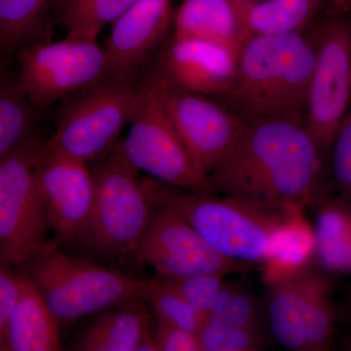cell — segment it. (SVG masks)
I'll return each instance as SVG.
<instances>
[{
    "label": "cell",
    "mask_w": 351,
    "mask_h": 351,
    "mask_svg": "<svg viewBox=\"0 0 351 351\" xmlns=\"http://www.w3.org/2000/svg\"><path fill=\"white\" fill-rule=\"evenodd\" d=\"M327 162L302 115L247 124L230 156L209 176L217 195L271 206H311L323 195Z\"/></svg>",
    "instance_id": "6da1fadb"
},
{
    "label": "cell",
    "mask_w": 351,
    "mask_h": 351,
    "mask_svg": "<svg viewBox=\"0 0 351 351\" xmlns=\"http://www.w3.org/2000/svg\"><path fill=\"white\" fill-rule=\"evenodd\" d=\"M156 207L167 208L226 257L262 265L284 232L304 216L302 205L261 204L221 195L196 193L143 177Z\"/></svg>",
    "instance_id": "7a4b0ae2"
},
{
    "label": "cell",
    "mask_w": 351,
    "mask_h": 351,
    "mask_svg": "<svg viewBox=\"0 0 351 351\" xmlns=\"http://www.w3.org/2000/svg\"><path fill=\"white\" fill-rule=\"evenodd\" d=\"M314 64L308 31L254 34L237 53L230 89L221 98L247 123L278 115H302Z\"/></svg>",
    "instance_id": "3957f363"
},
{
    "label": "cell",
    "mask_w": 351,
    "mask_h": 351,
    "mask_svg": "<svg viewBox=\"0 0 351 351\" xmlns=\"http://www.w3.org/2000/svg\"><path fill=\"white\" fill-rule=\"evenodd\" d=\"M91 163L93 205L77 245L108 260L135 258L157 207L145 191L140 171L124 156L120 141Z\"/></svg>",
    "instance_id": "277c9868"
},
{
    "label": "cell",
    "mask_w": 351,
    "mask_h": 351,
    "mask_svg": "<svg viewBox=\"0 0 351 351\" xmlns=\"http://www.w3.org/2000/svg\"><path fill=\"white\" fill-rule=\"evenodd\" d=\"M38 291L60 326L122 302L145 299L152 279L123 272L64 253L55 240L17 267Z\"/></svg>",
    "instance_id": "5b68a950"
},
{
    "label": "cell",
    "mask_w": 351,
    "mask_h": 351,
    "mask_svg": "<svg viewBox=\"0 0 351 351\" xmlns=\"http://www.w3.org/2000/svg\"><path fill=\"white\" fill-rule=\"evenodd\" d=\"M128 124L120 145L134 167L173 188L217 195L182 142L149 75L141 83Z\"/></svg>",
    "instance_id": "8992f818"
},
{
    "label": "cell",
    "mask_w": 351,
    "mask_h": 351,
    "mask_svg": "<svg viewBox=\"0 0 351 351\" xmlns=\"http://www.w3.org/2000/svg\"><path fill=\"white\" fill-rule=\"evenodd\" d=\"M307 31L314 46V64L304 119L327 162L351 104V23L348 15L328 9Z\"/></svg>",
    "instance_id": "52a82bcc"
},
{
    "label": "cell",
    "mask_w": 351,
    "mask_h": 351,
    "mask_svg": "<svg viewBox=\"0 0 351 351\" xmlns=\"http://www.w3.org/2000/svg\"><path fill=\"white\" fill-rule=\"evenodd\" d=\"M43 144L32 134L0 161V258L16 267L49 242L52 230L38 181Z\"/></svg>",
    "instance_id": "ba28073f"
},
{
    "label": "cell",
    "mask_w": 351,
    "mask_h": 351,
    "mask_svg": "<svg viewBox=\"0 0 351 351\" xmlns=\"http://www.w3.org/2000/svg\"><path fill=\"white\" fill-rule=\"evenodd\" d=\"M267 285V319L277 343L292 351L331 350L336 309L328 272L308 263Z\"/></svg>",
    "instance_id": "9c48e42d"
},
{
    "label": "cell",
    "mask_w": 351,
    "mask_h": 351,
    "mask_svg": "<svg viewBox=\"0 0 351 351\" xmlns=\"http://www.w3.org/2000/svg\"><path fill=\"white\" fill-rule=\"evenodd\" d=\"M141 83L138 77L107 76L71 95L48 143L87 163L96 160L117 144L129 123Z\"/></svg>",
    "instance_id": "30bf717a"
},
{
    "label": "cell",
    "mask_w": 351,
    "mask_h": 351,
    "mask_svg": "<svg viewBox=\"0 0 351 351\" xmlns=\"http://www.w3.org/2000/svg\"><path fill=\"white\" fill-rule=\"evenodd\" d=\"M16 53L18 80L36 108L50 107L107 76L105 53L96 41H38Z\"/></svg>",
    "instance_id": "8fae6325"
},
{
    "label": "cell",
    "mask_w": 351,
    "mask_h": 351,
    "mask_svg": "<svg viewBox=\"0 0 351 351\" xmlns=\"http://www.w3.org/2000/svg\"><path fill=\"white\" fill-rule=\"evenodd\" d=\"M151 77L182 142L209 178L232 154L248 123L217 98L174 89Z\"/></svg>",
    "instance_id": "7c38bea8"
},
{
    "label": "cell",
    "mask_w": 351,
    "mask_h": 351,
    "mask_svg": "<svg viewBox=\"0 0 351 351\" xmlns=\"http://www.w3.org/2000/svg\"><path fill=\"white\" fill-rule=\"evenodd\" d=\"M135 258L149 265L160 278L203 274L226 277L251 267L226 257L181 217L162 207H157Z\"/></svg>",
    "instance_id": "4fadbf2b"
},
{
    "label": "cell",
    "mask_w": 351,
    "mask_h": 351,
    "mask_svg": "<svg viewBox=\"0 0 351 351\" xmlns=\"http://www.w3.org/2000/svg\"><path fill=\"white\" fill-rule=\"evenodd\" d=\"M38 181L51 230L60 247L77 245L94 199V182L86 161L45 142L38 160Z\"/></svg>",
    "instance_id": "5bb4252c"
},
{
    "label": "cell",
    "mask_w": 351,
    "mask_h": 351,
    "mask_svg": "<svg viewBox=\"0 0 351 351\" xmlns=\"http://www.w3.org/2000/svg\"><path fill=\"white\" fill-rule=\"evenodd\" d=\"M152 76L166 86L221 98L232 85L237 53L219 44L173 36L154 58Z\"/></svg>",
    "instance_id": "9a60e30c"
},
{
    "label": "cell",
    "mask_w": 351,
    "mask_h": 351,
    "mask_svg": "<svg viewBox=\"0 0 351 351\" xmlns=\"http://www.w3.org/2000/svg\"><path fill=\"white\" fill-rule=\"evenodd\" d=\"M172 17L169 0H138L113 22L103 47L107 76L137 78L166 41ZM106 76V77H107Z\"/></svg>",
    "instance_id": "2e32d148"
},
{
    "label": "cell",
    "mask_w": 351,
    "mask_h": 351,
    "mask_svg": "<svg viewBox=\"0 0 351 351\" xmlns=\"http://www.w3.org/2000/svg\"><path fill=\"white\" fill-rule=\"evenodd\" d=\"M250 36L240 0H184L175 16L176 38L208 41L239 53Z\"/></svg>",
    "instance_id": "e0dca14e"
},
{
    "label": "cell",
    "mask_w": 351,
    "mask_h": 351,
    "mask_svg": "<svg viewBox=\"0 0 351 351\" xmlns=\"http://www.w3.org/2000/svg\"><path fill=\"white\" fill-rule=\"evenodd\" d=\"M20 276V294L9 323L7 351L61 350L59 323L34 284L22 272Z\"/></svg>",
    "instance_id": "ac0fdd59"
},
{
    "label": "cell",
    "mask_w": 351,
    "mask_h": 351,
    "mask_svg": "<svg viewBox=\"0 0 351 351\" xmlns=\"http://www.w3.org/2000/svg\"><path fill=\"white\" fill-rule=\"evenodd\" d=\"M152 329L147 302L142 298L115 306L95 321L73 346L80 351H135L138 341Z\"/></svg>",
    "instance_id": "d6986e66"
},
{
    "label": "cell",
    "mask_w": 351,
    "mask_h": 351,
    "mask_svg": "<svg viewBox=\"0 0 351 351\" xmlns=\"http://www.w3.org/2000/svg\"><path fill=\"white\" fill-rule=\"evenodd\" d=\"M316 207L313 262L328 274L351 270V205L322 195Z\"/></svg>",
    "instance_id": "ffe728a7"
},
{
    "label": "cell",
    "mask_w": 351,
    "mask_h": 351,
    "mask_svg": "<svg viewBox=\"0 0 351 351\" xmlns=\"http://www.w3.org/2000/svg\"><path fill=\"white\" fill-rule=\"evenodd\" d=\"M251 36L306 32L328 9V0H240Z\"/></svg>",
    "instance_id": "44dd1931"
},
{
    "label": "cell",
    "mask_w": 351,
    "mask_h": 351,
    "mask_svg": "<svg viewBox=\"0 0 351 351\" xmlns=\"http://www.w3.org/2000/svg\"><path fill=\"white\" fill-rule=\"evenodd\" d=\"M53 0H0V56L45 41Z\"/></svg>",
    "instance_id": "7402d4cb"
},
{
    "label": "cell",
    "mask_w": 351,
    "mask_h": 351,
    "mask_svg": "<svg viewBox=\"0 0 351 351\" xmlns=\"http://www.w3.org/2000/svg\"><path fill=\"white\" fill-rule=\"evenodd\" d=\"M34 110L18 78L0 73V161L34 134Z\"/></svg>",
    "instance_id": "603a6c76"
},
{
    "label": "cell",
    "mask_w": 351,
    "mask_h": 351,
    "mask_svg": "<svg viewBox=\"0 0 351 351\" xmlns=\"http://www.w3.org/2000/svg\"><path fill=\"white\" fill-rule=\"evenodd\" d=\"M314 232L302 216L283 233L267 260L262 263L265 283L301 269L313 262Z\"/></svg>",
    "instance_id": "cb8c5ba5"
},
{
    "label": "cell",
    "mask_w": 351,
    "mask_h": 351,
    "mask_svg": "<svg viewBox=\"0 0 351 351\" xmlns=\"http://www.w3.org/2000/svg\"><path fill=\"white\" fill-rule=\"evenodd\" d=\"M138 0H68L63 22L66 38L96 41L101 29L119 19Z\"/></svg>",
    "instance_id": "d4e9b609"
},
{
    "label": "cell",
    "mask_w": 351,
    "mask_h": 351,
    "mask_svg": "<svg viewBox=\"0 0 351 351\" xmlns=\"http://www.w3.org/2000/svg\"><path fill=\"white\" fill-rule=\"evenodd\" d=\"M202 351H257L265 348L262 330L237 327L205 317L197 331Z\"/></svg>",
    "instance_id": "484cf974"
},
{
    "label": "cell",
    "mask_w": 351,
    "mask_h": 351,
    "mask_svg": "<svg viewBox=\"0 0 351 351\" xmlns=\"http://www.w3.org/2000/svg\"><path fill=\"white\" fill-rule=\"evenodd\" d=\"M145 300L156 311L157 319L197 334L202 318L177 291L160 277L152 279Z\"/></svg>",
    "instance_id": "4316f807"
},
{
    "label": "cell",
    "mask_w": 351,
    "mask_h": 351,
    "mask_svg": "<svg viewBox=\"0 0 351 351\" xmlns=\"http://www.w3.org/2000/svg\"><path fill=\"white\" fill-rule=\"evenodd\" d=\"M328 176L337 196L351 205V104L332 141Z\"/></svg>",
    "instance_id": "83f0119b"
},
{
    "label": "cell",
    "mask_w": 351,
    "mask_h": 351,
    "mask_svg": "<svg viewBox=\"0 0 351 351\" xmlns=\"http://www.w3.org/2000/svg\"><path fill=\"white\" fill-rule=\"evenodd\" d=\"M162 279L195 308L202 320L209 313L215 298L225 282L223 276L210 274Z\"/></svg>",
    "instance_id": "f1b7e54d"
},
{
    "label": "cell",
    "mask_w": 351,
    "mask_h": 351,
    "mask_svg": "<svg viewBox=\"0 0 351 351\" xmlns=\"http://www.w3.org/2000/svg\"><path fill=\"white\" fill-rule=\"evenodd\" d=\"M0 258V351H7L9 323L20 294V272Z\"/></svg>",
    "instance_id": "f546056e"
},
{
    "label": "cell",
    "mask_w": 351,
    "mask_h": 351,
    "mask_svg": "<svg viewBox=\"0 0 351 351\" xmlns=\"http://www.w3.org/2000/svg\"><path fill=\"white\" fill-rule=\"evenodd\" d=\"M233 326L262 330L258 301L247 289L237 284L221 319Z\"/></svg>",
    "instance_id": "4dcf8cb0"
},
{
    "label": "cell",
    "mask_w": 351,
    "mask_h": 351,
    "mask_svg": "<svg viewBox=\"0 0 351 351\" xmlns=\"http://www.w3.org/2000/svg\"><path fill=\"white\" fill-rule=\"evenodd\" d=\"M156 338L159 351H202L195 332L157 319Z\"/></svg>",
    "instance_id": "1f68e13d"
},
{
    "label": "cell",
    "mask_w": 351,
    "mask_h": 351,
    "mask_svg": "<svg viewBox=\"0 0 351 351\" xmlns=\"http://www.w3.org/2000/svg\"><path fill=\"white\" fill-rule=\"evenodd\" d=\"M135 351H159L156 332L152 331V328L143 335L136 346Z\"/></svg>",
    "instance_id": "d6a6232c"
},
{
    "label": "cell",
    "mask_w": 351,
    "mask_h": 351,
    "mask_svg": "<svg viewBox=\"0 0 351 351\" xmlns=\"http://www.w3.org/2000/svg\"><path fill=\"white\" fill-rule=\"evenodd\" d=\"M329 10L332 12L348 15L351 11V0H328Z\"/></svg>",
    "instance_id": "836d02e7"
},
{
    "label": "cell",
    "mask_w": 351,
    "mask_h": 351,
    "mask_svg": "<svg viewBox=\"0 0 351 351\" xmlns=\"http://www.w3.org/2000/svg\"><path fill=\"white\" fill-rule=\"evenodd\" d=\"M68 0H53V5H56L57 7H60V8H64V4Z\"/></svg>",
    "instance_id": "e575fe53"
},
{
    "label": "cell",
    "mask_w": 351,
    "mask_h": 351,
    "mask_svg": "<svg viewBox=\"0 0 351 351\" xmlns=\"http://www.w3.org/2000/svg\"><path fill=\"white\" fill-rule=\"evenodd\" d=\"M346 350H351V339L348 341V346H346Z\"/></svg>",
    "instance_id": "d590c367"
},
{
    "label": "cell",
    "mask_w": 351,
    "mask_h": 351,
    "mask_svg": "<svg viewBox=\"0 0 351 351\" xmlns=\"http://www.w3.org/2000/svg\"><path fill=\"white\" fill-rule=\"evenodd\" d=\"M348 18H350V23H351V11L350 12V14H348Z\"/></svg>",
    "instance_id": "8d00e7d4"
}]
</instances>
